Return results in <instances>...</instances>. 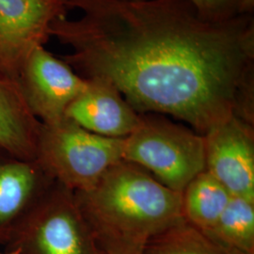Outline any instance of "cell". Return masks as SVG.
<instances>
[{
	"label": "cell",
	"instance_id": "cell-1",
	"mask_svg": "<svg viewBox=\"0 0 254 254\" xmlns=\"http://www.w3.org/2000/svg\"><path fill=\"white\" fill-rule=\"evenodd\" d=\"M62 60L111 82L139 114L170 115L203 136L236 116L254 125V15L201 18L189 0H67Z\"/></svg>",
	"mask_w": 254,
	"mask_h": 254
},
{
	"label": "cell",
	"instance_id": "cell-2",
	"mask_svg": "<svg viewBox=\"0 0 254 254\" xmlns=\"http://www.w3.org/2000/svg\"><path fill=\"white\" fill-rule=\"evenodd\" d=\"M73 194L101 254H141L152 237L183 218L182 193L126 160Z\"/></svg>",
	"mask_w": 254,
	"mask_h": 254
},
{
	"label": "cell",
	"instance_id": "cell-3",
	"mask_svg": "<svg viewBox=\"0 0 254 254\" xmlns=\"http://www.w3.org/2000/svg\"><path fill=\"white\" fill-rule=\"evenodd\" d=\"M123 160L141 167L168 189L182 193L205 171L203 136L162 114H140L136 128L123 139Z\"/></svg>",
	"mask_w": 254,
	"mask_h": 254
},
{
	"label": "cell",
	"instance_id": "cell-4",
	"mask_svg": "<svg viewBox=\"0 0 254 254\" xmlns=\"http://www.w3.org/2000/svg\"><path fill=\"white\" fill-rule=\"evenodd\" d=\"M123 139L96 135L67 118L41 123L35 159L55 181L73 192L86 190L123 160Z\"/></svg>",
	"mask_w": 254,
	"mask_h": 254
},
{
	"label": "cell",
	"instance_id": "cell-5",
	"mask_svg": "<svg viewBox=\"0 0 254 254\" xmlns=\"http://www.w3.org/2000/svg\"><path fill=\"white\" fill-rule=\"evenodd\" d=\"M6 249L18 254H101L73 191L57 181Z\"/></svg>",
	"mask_w": 254,
	"mask_h": 254
},
{
	"label": "cell",
	"instance_id": "cell-6",
	"mask_svg": "<svg viewBox=\"0 0 254 254\" xmlns=\"http://www.w3.org/2000/svg\"><path fill=\"white\" fill-rule=\"evenodd\" d=\"M68 10L67 0H0V74L17 82L28 56Z\"/></svg>",
	"mask_w": 254,
	"mask_h": 254
},
{
	"label": "cell",
	"instance_id": "cell-7",
	"mask_svg": "<svg viewBox=\"0 0 254 254\" xmlns=\"http://www.w3.org/2000/svg\"><path fill=\"white\" fill-rule=\"evenodd\" d=\"M17 83L34 117L44 124H54L66 118L67 109L87 81L64 61L39 46L25 62Z\"/></svg>",
	"mask_w": 254,
	"mask_h": 254
},
{
	"label": "cell",
	"instance_id": "cell-8",
	"mask_svg": "<svg viewBox=\"0 0 254 254\" xmlns=\"http://www.w3.org/2000/svg\"><path fill=\"white\" fill-rule=\"evenodd\" d=\"M205 171L232 196L254 202V125L236 116L203 135Z\"/></svg>",
	"mask_w": 254,
	"mask_h": 254
},
{
	"label": "cell",
	"instance_id": "cell-9",
	"mask_svg": "<svg viewBox=\"0 0 254 254\" xmlns=\"http://www.w3.org/2000/svg\"><path fill=\"white\" fill-rule=\"evenodd\" d=\"M55 183L36 159L0 145V245H9Z\"/></svg>",
	"mask_w": 254,
	"mask_h": 254
},
{
	"label": "cell",
	"instance_id": "cell-10",
	"mask_svg": "<svg viewBox=\"0 0 254 254\" xmlns=\"http://www.w3.org/2000/svg\"><path fill=\"white\" fill-rule=\"evenodd\" d=\"M85 79V89L69 106L65 117L99 136H129L137 126L140 114L111 82L101 77Z\"/></svg>",
	"mask_w": 254,
	"mask_h": 254
},
{
	"label": "cell",
	"instance_id": "cell-11",
	"mask_svg": "<svg viewBox=\"0 0 254 254\" xmlns=\"http://www.w3.org/2000/svg\"><path fill=\"white\" fill-rule=\"evenodd\" d=\"M40 125L18 83L0 74V145L22 158L35 159Z\"/></svg>",
	"mask_w": 254,
	"mask_h": 254
},
{
	"label": "cell",
	"instance_id": "cell-12",
	"mask_svg": "<svg viewBox=\"0 0 254 254\" xmlns=\"http://www.w3.org/2000/svg\"><path fill=\"white\" fill-rule=\"evenodd\" d=\"M232 197L223 185L203 171L182 192V218L207 234L218 222Z\"/></svg>",
	"mask_w": 254,
	"mask_h": 254
},
{
	"label": "cell",
	"instance_id": "cell-13",
	"mask_svg": "<svg viewBox=\"0 0 254 254\" xmlns=\"http://www.w3.org/2000/svg\"><path fill=\"white\" fill-rule=\"evenodd\" d=\"M206 235L235 254H254V202L233 196Z\"/></svg>",
	"mask_w": 254,
	"mask_h": 254
},
{
	"label": "cell",
	"instance_id": "cell-14",
	"mask_svg": "<svg viewBox=\"0 0 254 254\" xmlns=\"http://www.w3.org/2000/svg\"><path fill=\"white\" fill-rule=\"evenodd\" d=\"M141 254H236L184 218L152 237Z\"/></svg>",
	"mask_w": 254,
	"mask_h": 254
},
{
	"label": "cell",
	"instance_id": "cell-15",
	"mask_svg": "<svg viewBox=\"0 0 254 254\" xmlns=\"http://www.w3.org/2000/svg\"><path fill=\"white\" fill-rule=\"evenodd\" d=\"M200 17L223 22L240 14H254V0H189Z\"/></svg>",
	"mask_w": 254,
	"mask_h": 254
},
{
	"label": "cell",
	"instance_id": "cell-16",
	"mask_svg": "<svg viewBox=\"0 0 254 254\" xmlns=\"http://www.w3.org/2000/svg\"><path fill=\"white\" fill-rule=\"evenodd\" d=\"M0 254H18L16 252H13V251H7L6 253H4V254H1L0 253Z\"/></svg>",
	"mask_w": 254,
	"mask_h": 254
}]
</instances>
